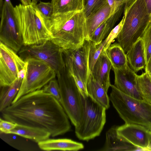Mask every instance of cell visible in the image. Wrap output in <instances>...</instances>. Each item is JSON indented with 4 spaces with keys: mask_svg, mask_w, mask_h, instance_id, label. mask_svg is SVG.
Masks as SVG:
<instances>
[{
    "mask_svg": "<svg viewBox=\"0 0 151 151\" xmlns=\"http://www.w3.org/2000/svg\"><path fill=\"white\" fill-rule=\"evenodd\" d=\"M110 101L125 123L143 126L151 130V104L130 96L111 84Z\"/></svg>",
    "mask_w": 151,
    "mask_h": 151,
    "instance_id": "obj_5",
    "label": "cell"
},
{
    "mask_svg": "<svg viewBox=\"0 0 151 151\" xmlns=\"http://www.w3.org/2000/svg\"><path fill=\"white\" fill-rule=\"evenodd\" d=\"M130 68L135 73L145 68L146 65L144 48L140 38L126 53Z\"/></svg>",
    "mask_w": 151,
    "mask_h": 151,
    "instance_id": "obj_20",
    "label": "cell"
},
{
    "mask_svg": "<svg viewBox=\"0 0 151 151\" xmlns=\"http://www.w3.org/2000/svg\"><path fill=\"white\" fill-rule=\"evenodd\" d=\"M17 21L21 32L23 45H39L51 40V34L47 27L46 18L32 4H22L14 7Z\"/></svg>",
    "mask_w": 151,
    "mask_h": 151,
    "instance_id": "obj_4",
    "label": "cell"
},
{
    "mask_svg": "<svg viewBox=\"0 0 151 151\" xmlns=\"http://www.w3.org/2000/svg\"><path fill=\"white\" fill-rule=\"evenodd\" d=\"M146 5L149 13H151V0H145Z\"/></svg>",
    "mask_w": 151,
    "mask_h": 151,
    "instance_id": "obj_37",
    "label": "cell"
},
{
    "mask_svg": "<svg viewBox=\"0 0 151 151\" xmlns=\"http://www.w3.org/2000/svg\"><path fill=\"white\" fill-rule=\"evenodd\" d=\"M106 38L97 45L90 40L88 58V65L90 73L91 72L95 64L106 45Z\"/></svg>",
    "mask_w": 151,
    "mask_h": 151,
    "instance_id": "obj_27",
    "label": "cell"
},
{
    "mask_svg": "<svg viewBox=\"0 0 151 151\" xmlns=\"http://www.w3.org/2000/svg\"><path fill=\"white\" fill-rule=\"evenodd\" d=\"M150 18H151V13L150 14Z\"/></svg>",
    "mask_w": 151,
    "mask_h": 151,
    "instance_id": "obj_43",
    "label": "cell"
},
{
    "mask_svg": "<svg viewBox=\"0 0 151 151\" xmlns=\"http://www.w3.org/2000/svg\"><path fill=\"white\" fill-rule=\"evenodd\" d=\"M67 69L73 78L82 96L83 97H88L86 85L82 81L78 74L73 69Z\"/></svg>",
    "mask_w": 151,
    "mask_h": 151,
    "instance_id": "obj_32",
    "label": "cell"
},
{
    "mask_svg": "<svg viewBox=\"0 0 151 151\" xmlns=\"http://www.w3.org/2000/svg\"><path fill=\"white\" fill-rule=\"evenodd\" d=\"M126 4L119 7L113 14L95 30L90 40L97 45L101 43L108 36L121 17Z\"/></svg>",
    "mask_w": 151,
    "mask_h": 151,
    "instance_id": "obj_16",
    "label": "cell"
},
{
    "mask_svg": "<svg viewBox=\"0 0 151 151\" xmlns=\"http://www.w3.org/2000/svg\"><path fill=\"white\" fill-rule=\"evenodd\" d=\"M124 21V16L120 22L111 31L108 36L106 38V43L104 48L105 51L114 42L115 39L117 38L121 32L123 25Z\"/></svg>",
    "mask_w": 151,
    "mask_h": 151,
    "instance_id": "obj_31",
    "label": "cell"
},
{
    "mask_svg": "<svg viewBox=\"0 0 151 151\" xmlns=\"http://www.w3.org/2000/svg\"><path fill=\"white\" fill-rule=\"evenodd\" d=\"M149 76V77H150V79H151V73H147Z\"/></svg>",
    "mask_w": 151,
    "mask_h": 151,
    "instance_id": "obj_42",
    "label": "cell"
},
{
    "mask_svg": "<svg viewBox=\"0 0 151 151\" xmlns=\"http://www.w3.org/2000/svg\"><path fill=\"white\" fill-rule=\"evenodd\" d=\"M0 15V42L17 53L23 45V39L10 0H4Z\"/></svg>",
    "mask_w": 151,
    "mask_h": 151,
    "instance_id": "obj_10",
    "label": "cell"
},
{
    "mask_svg": "<svg viewBox=\"0 0 151 151\" xmlns=\"http://www.w3.org/2000/svg\"><path fill=\"white\" fill-rule=\"evenodd\" d=\"M39 147L45 151H78L83 149L84 146L81 143L68 139H49L38 143Z\"/></svg>",
    "mask_w": 151,
    "mask_h": 151,
    "instance_id": "obj_18",
    "label": "cell"
},
{
    "mask_svg": "<svg viewBox=\"0 0 151 151\" xmlns=\"http://www.w3.org/2000/svg\"><path fill=\"white\" fill-rule=\"evenodd\" d=\"M23 79L18 76L10 85L0 87V112L12 104L19 91Z\"/></svg>",
    "mask_w": 151,
    "mask_h": 151,
    "instance_id": "obj_24",
    "label": "cell"
},
{
    "mask_svg": "<svg viewBox=\"0 0 151 151\" xmlns=\"http://www.w3.org/2000/svg\"><path fill=\"white\" fill-rule=\"evenodd\" d=\"M137 78L142 99L151 104V79L145 72L137 75Z\"/></svg>",
    "mask_w": 151,
    "mask_h": 151,
    "instance_id": "obj_26",
    "label": "cell"
},
{
    "mask_svg": "<svg viewBox=\"0 0 151 151\" xmlns=\"http://www.w3.org/2000/svg\"><path fill=\"white\" fill-rule=\"evenodd\" d=\"M17 54L24 61L33 58L43 61L55 71L56 75L65 68L62 48L51 40L39 45H23Z\"/></svg>",
    "mask_w": 151,
    "mask_h": 151,
    "instance_id": "obj_9",
    "label": "cell"
},
{
    "mask_svg": "<svg viewBox=\"0 0 151 151\" xmlns=\"http://www.w3.org/2000/svg\"><path fill=\"white\" fill-rule=\"evenodd\" d=\"M3 4H4V3H3V0H0V11L1 10V9L2 8Z\"/></svg>",
    "mask_w": 151,
    "mask_h": 151,
    "instance_id": "obj_41",
    "label": "cell"
},
{
    "mask_svg": "<svg viewBox=\"0 0 151 151\" xmlns=\"http://www.w3.org/2000/svg\"><path fill=\"white\" fill-rule=\"evenodd\" d=\"M42 89L44 92L51 94L60 102V87L58 81L56 79L51 80L43 87Z\"/></svg>",
    "mask_w": 151,
    "mask_h": 151,
    "instance_id": "obj_30",
    "label": "cell"
},
{
    "mask_svg": "<svg viewBox=\"0 0 151 151\" xmlns=\"http://www.w3.org/2000/svg\"><path fill=\"white\" fill-rule=\"evenodd\" d=\"M22 4L24 6L29 5L32 4L31 0H20Z\"/></svg>",
    "mask_w": 151,
    "mask_h": 151,
    "instance_id": "obj_38",
    "label": "cell"
},
{
    "mask_svg": "<svg viewBox=\"0 0 151 151\" xmlns=\"http://www.w3.org/2000/svg\"><path fill=\"white\" fill-rule=\"evenodd\" d=\"M90 46V40H85L82 44L75 48L62 49L66 68L76 71L86 85L91 73L88 65Z\"/></svg>",
    "mask_w": 151,
    "mask_h": 151,
    "instance_id": "obj_12",
    "label": "cell"
},
{
    "mask_svg": "<svg viewBox=\"0 0 151 151\" xmlns=\"http://www.w3.org/2000/svg\"><path fill=\"white\" fill-rule=\"evenodd\" d=\"M145 71V72L151 73V55L146 65Z\"/></svg>",
    "mask_w": 151,
    "mask_h": 151,
    "instance_id": "obj_36",
    "label": "cell"
},
{
    "mask_svg": "<svg viewBox=\"0 0 151 151\" xmlns=\"http://www.w3.org/2000/svg\"><path fill=\"white\" fill-rule=\"evenodd\" d=\"M16 125V124L0 118V133L8 134L9 131L15 128Z\"/></svg>",
    "mask_w": 151,
    "mask_h": 151,
    "instance_id": "obj_34",
    "label": "cell"
},
{
    "mask_svg": "<svg viewBox=\"0 0 151 151\" xmlns=\"http://www.w3.org/2000/svg\"><path fill=\"white\" fill-rule=\"evenodd\" d=\"M117 126H114L106 132L104 146L98 150L100 151H137L138 147L122 139L117 132Z\"/></svg>",
    "mask_w": 151,
    "mask_h": 151,
    "instance_id": "obj_17",
    "label": "cell"
},
{
    "mask_svg": "<svg viewBox=\"0 0 151 151\" xmlns=\"http://www.w3.org/2000/svg\"><path fill=\"white\" fill-rule=\"evenodd\" d=\"M141 38L143 44L146 65L151 55V22L147 27Z\"/></svg>",
    "mask_w": 151,
    "mask_h": 151,
    "instance_id": "obj_29",
    "label": "cell"
},
{
    "mask_svg": "<svg viewBox=\"0 0 151 151\" xmlns=\"http://www.w3.org/2000/svg\"><path fill=\"white\" fill-rule=\"evenodd\" d=\"M8 134H15L37 143L51 136L49 132L43 129L18 124Z\"/></svg>",
    "mask_w": 151,
    "mask_h": 151,
    "instance_id": "obj_21",
    "label": "cell"
},
{
    "mask_svg": "<svg viewBox=\"0 0 151 151\" xmlns=\"http://www.w3.org/2000/svg\"><path fill=\"white\" fill-rule=\"evenodd\" d=\"M107 2L111 8V14H113L119 7L123 5L118 6H117L116 0H107Z\"/></svg>",
    "mask_w": 151,
    "mask_h": 151,
    "instance_id": "obj_35",
    "label": "cell"
},
{
    "mask_svg": "<svg viewBox=\"0 0 151 151\" xmlns=\"http://www.w3.org/2000/svg\"><path fill=\"white\" fill-rule=\"evenodd\" d=\"M46 19L51 40L62 48H75L84 42L87 31L83 11L57 14Z\"/></svg>",
    "mask_w": 151,
    "mask_h": 151,
    "instance_id": "obj_2",
    "label": "cell"
},
{
    "mask_svg": "<svg viewBox=\"0 0 151 151\" xmlns=\"http://www.w3.org/2000/svg\"><path fill=\"white\" fill-rule=\"evenodd\" d=\"M82 99L83 116L80 123L75 127V133L79 139L88 141L101 133L106 122V109L88 96H82Z\"/></svg>",
    "mask_w": 151,
    "mask_h": 151,
    "instance_id": "obj_7",
    "label": "cell"
},
{
    "mask_svg": "<svg viewBox=\"0 0 151 151\" xmlns=\"http://www.w3.org/2000/svg\"><path fill=\"white\" fill-rule=\"evenodd\" d=\"M112 65L103 49L91 73L94 78L102 85L107 93L111 84L110 73Z\"/></svg>",
    "mask_w": 151,
    "mask_h": 151,
    "instance_id": "obj_15",
    "label": "cell"
},
{
    "mask_svg": "<svg viewBox=\"0 0 151 151\" xmlns=\"http://www.w3.org/2000/svg\"><path fill=\"white\" fill-rule=\"evenodd\" d=\"M111 15V8L107 2L96 12L86 18L87 33L85 40H90L95 30Z\"/></svg>",
    "mask_w": 151,
    "mask_h": 151,
    "instance_id": "obj_22",
    "label": "cell"
},
{
    "mask_svg": "<svg viewBox=\"0 0 151 151\" xmlns=\"http://www.w3.org/2000/svg\"><path fill=\"white\" fill-rule=\"evenodd\" d=\"M83 12L86 18L94 13L105 5L107 0H83Z\"/></svg>",
    "mask_w": 151,
    "mask_h": 151,
    "instance_id": "obj_28",
    "label": "cell"
},
{
    "mask_svg": "<svg viewBox=\"0 0 151 151\" xmlns=\"http://www.w3.org/2000/svg\"><path fill=\"white\" fill-rule=\"evenodd\" d=\"M150 130L140 125L125 123L117 126V132L124 141L136 147L147 150L149 142Z\"/></svg>",
    "mask_w": 151,
    "mask_h": 151,
    "instance_id": "obj_13",
    "label": "cell"
},
{
    "mask_svg": "<svg viewBox=\"0 0 151 151\" xmlns=\"http://www.w3.org/2000/svg\"><path fill=\"white\" fill-rule=\"evenodd\" d=\"M53 15L69 12L83 11V0H51Z\"/></svg>",
    "mask_w": 151,
    "mask_h": 151,
    "instance_id": "obj_25",
    "label": "cell"
},
{
    "mask_svg": "<svg viewBox=\"0 0 151 151\" xmlns=\"http://www.w3.org/2000/svg\"><path fill=\"white\" fill-rule=\"evenodd\" d=\"M1 112L4 120L43 129L52 137L63 134L71 128L60 102L42 89L23 96Z\"/></svg>",
    "mask_w": 151,
    "mask_h": 151,
    "instance_id": "obj_1",
    "label": "cell"
},
{
    "mask_svg": "<svg viewBox=\"0 0 151 151\" xmlns=\"http://www.w3.org/2000/svg\"><path fill=\"white\" fill-rule=\"evenodd\" d=\"M56 76L60 89V103L75 127L80 123L83 116L82 96L66 68Z\"/></svg>",
    "mask_w": 151,
    "mask_h": 151,
    "instance_id": "obj_6",
    "label": "cell"
},
{
    "mask_svg": "<svg viewBox=\"0 0 151 151\" xmlns=\"http://www.w3.org/2000/svg\"><path fill=\"white\" fill-rule=\"evenodd\" d=\"M112 70L115 77L114 85L117 89L132 97L142 99L139 88L137 75L129 66L122 70Z\"/></svg>",
    "mask_w": 151,
    "mask_h": 151,
    "instance_id": "obj_14",
    "label": "cell"
},
{
    "mask_svg": "<svg viewBox=\"0 0 151 151\" xmlns=\"http://www.w3.org/2000/svg\"><path fill=\"white\" fill-rule=\"evenodd\" d=\"M26 73L19 91L12 104L23 96L41 89L51 80L55 78V71L43 61L33 58L25 60Z\"/></svg>",
    "mask_w": 151,
    "mask_h": 151,
    "instance_id": "obj_8",
    "label": "cell"
},
{
    "mask_svg": "<svg viewBox=\"0 0 151 151\" xmlns=\"http://www.w3.org/2000/svg\"><path fill=\"white\" fill-rule=\"evenodd\" d=\"M147 150V151H151V130H150L149 142Z\"/></svg>",
    "mask_w": 151,
    "mask_h": 151,
    "instance_id": "obj_39",
    "label": "cell"
},
{
    "mask_svg": "<svg viewBox=\"0 0 151 151\" xmlns=\"http://www.w3.org/2000/svg\"><path fill=\"white\" fill-rule=\"evenodd\" d=\"M39 0H32V4L36 5Z\"/></svg>",
    "mask_w": 151,
    "mask_h": 151,
    "instance_id": "obj_40",
    "label": "cell"
},
{
    "mask_svg": "<svg viewBox=\"0 0 151 151\" xmlns=\"http://www.w3.org/2000/svg\"><path fill=\"white\" fill-rule=\"evenodd\" d=\"M36 6L43 15L47 19L51 18L53 14V8L51 2H44L42 1Z\"/></svg>",
    "mask_w": 151,
    "mask_h": 151,
    "instance_id": "obj_33",
    "label": "cell"
},
{
    "mask_svg": "<svg viewBox=\"0 0 151 151\" xmlns=\"http://www.w3.org/2000/svg\"><path fill=\"white\" fill-rule=\"evenodd\" d=\"M88 96L94 102L106 110L110 106V99L107 92L100 83L90 73L87 85Z\"/></svg>",
    "mask_w": 151,
    "mask_h": 151,
    "instance_id": "obj_19",
    "label": "cell"
},
{
    "mask_svg": "<svg viewBox=\"0 0 151 151\" xmlns=\"http://www.w3.org/2000/svg\"><path fill=\"white\" fill-rule=\"evenodd\" d=\"M124 14L123 26L117 39L126 54L141 37L151 20L145 0L129 1L125 4Z\"/></svg>",
    "mask_w": 151,
    "mask_h": 151,
    "instance_id": "obj_3",
    "label": "cell"
},
{
    "mask_svg": "<svg viewBox=\"0 0 151 151\" xmlns=\"http://www.w3.org/2000/svg\"><path fill=\"white\" fill-rule=\"evenodd\" d=\"M105 51L112 69L122 70L129 66L126 54L118 43L111 44Z\"/></svg>",
    "mask_w": 151,
    "mask_h": 151,
    "instance_id": "obj_23",
    "label": "cell"
},
{
    "mask_svg": "<svg viewBox=\"0 0 151 151\" xmlns=\"http://www.w3.org/2000/svg\"><path fill=\"white\" fill-rule=\"evenodd\" d=\"M26 65L13 50L0 42V86L11 84Z\"/></svg>",
    "mask_w": 151,
    "mask_h": 151,
    "instance_id": "obj_11",
    "label": "cell"
}]
</instances>
